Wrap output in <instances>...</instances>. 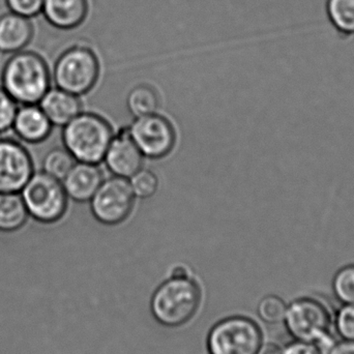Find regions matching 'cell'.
Returning <instances> with one entry per match:
<instances>
[{"label":"cell","mask_w":354,"mask_h":354,"mask_svg":"<svg viewBox=\"0 0 354 354\" xmlns=\"http://www.w3.org/2000/svg\"><path fill=\"white\" fill-rule=\"evenodd\" d=\"M336 330L344 340L354 341V304L341 308L337 314Z\"/></svg>","instance_id":"25"},{"label":"cell","mask_w":354,"mask_h":354,"mask_svg":"<svg viewBox=\"0 0 354 354\" xmlns=\"http://www.w3.org/2000/svg\"><path fill=\"white\" fill-rule=\"evenodd\" d=\"M112 138L113 133L107 120L88 112H81L62 130L64 149L83 163L103 161Z\"/></svg>","instance_id":"2"},{"label":"cell","mask_w":354,"mask_h":354,"mask_svg":"<svg viewBox=\"0 0 354 354\" xmlns=\"http://www.w3.org/2000/svg\"><path fill=\"white\" fill-rule=\"evenodd\" d=\"M285 326L295 340L322 346L330 341V316L326 308L312 299H299L287 307Z\"/></svg>","instance_id":"6"},{"label":"cell","mask_w":354,"mask_h":354,"mask_svg":"<svg viewBox=\"0 0 354 354\" xmlns=\"http://www.w3.org/2000/svg\"><path fill=\"white\" fill-rule=\"evenodd\" d=\"M200 297L199 287L192 279L176 274L156 291L151 311L163 326H183L197 312Z\"/></svg>","instance_id":"3"},{"label":"cell","mask_w":354,"mask_h":354,"mask_svg":"<svg viewBox=\"0 0 354 354\" xmlns=\"http://www.w3.org/2000/svg\"><path fill=\"white\" fill-rule=\"evenodd\" d=\"M286 309V305L280 297L268 295L260 301L258 314L260 318L268 324H279L284 320Z\"/></svg>","instance_id":"23"},{"label":"cell","mask_w":354,"mask_h":354,"mask_svg":"<svg viewBox=\"0 0 354 354\" xmlns=\"http://www.w3.org/2000/svg\"><path fill=\"white\" fill-rule=\"evenodd\" d=\"M29 218L41 224H53L68 209V195L62 183L45 172L35 171L20 192Z\"/></svg>","instance_id":"5"},{"label":"cell","mask_w":354,"mask_h":354,"mask_svg":"<svg viewBox=\"0 0 354 354\" xmlns=\"http://www.w3.org/2000/svg\"><path fill=\"white\" fill-rule=\"evenodd\" d=\"M62 183L68 199L91 201L103 183V174L97 164L76 162Z\"/></svg>","instance_id":"13"},{"label":"cell","mask_w":354,"mask_h":354,"mask_svg":"<svg viewBox=\"0 0 354 354\" xmlns=\"http://www.w3.org/2000/svg\"><path fill=\"white\" fill-rule=\"evenodd\" d=\"M52 126L37 104L20 105L17 109L12 131L19 141L27 145H39L51 135Z\"/></svg>","instance_id":"12"},{"label":"cell","mask_w":354,"mask_h":354,"mask_svg":"<svg viewBox=\"0 0 354 354\" xmlns=\"http://www.w3.org/2000/svg\"><path fill=\"white\" fill-rule=\"evenodd\" d=\"M76 160L66 149L48 151L41 162V171L62 181L76 163Z\"/></svg>","instance_id":"19"},{"label":"cell","mask_w":354,"mask_h":354,"mask_svg":"<svg viewBox=\"0 0 354 354\" xmlns=\"http://www.w3.org/2000/svg\"><path fill=\"white\" fill-rule=\"evenodd\" d=\"M100 66L95 54L83 45L62 52L51 68L52 83L73 95L89 93L99 78Z\"/></svg>","instance_id":"4"},{"label":"cell","mask_w":354,"mask_h":354,"mask_svg":"<svg viewBox=\"0 0 354 354\" xmlns=\"http://www.w3.org/2000/svg\"><path fill=\"white\" fill-rule=\"evenodd\" d=\"M41 12L52 26L72 30L84 21L87 0H44Z\"/></svg>","instance_id":"16"},{"label":"cell","mask_w":354,"mask_h":354,"mask_svg":"<svg viewBox=\"0 0 354 354\" xmlns=\"http://www.w3.org/2000/svg\"><path fill=\"white\" fill-rule=\"evenodd\" d=\"M28 218L20 193L0 192V232H16L25 226Z\"/></svg>","instance_id":"17"},{"label":"cell","mask_w":354,"mask_h":354,"mask_svg":"<svg viewBox=\"0 0 354 354\" xmlns=\"http://www.w3.org/2000/svg\"><path fill=\"white\" fill-rule=\"evenodd\" d=\"M135 198L130 181L122 177H111L103 180L91 198V212L102 224H120L132 212Z\"/></svg>","instance_id":"8"},{"label":"cell","mask_w":354,"mask_h":354,"mask_svg":"<svg viewBox=\"0 0 354 354\" xmlns=\"http://www.w3.org/2000/svg\"><path fill=\"white\" fill-rule=\"evenodd\" d=\"M19 105L0 85V135L12 131V122Z\"/></svg>","instance_id":"24"},{"label":"cell","mask_w":354,"mask_h":354,"mask_svg":"<svg viewBox=\"0 0 354 354\" xmlns=\"http://www.w3.org/2000/svg\"><path fill=\"white\" fill-rule=\"evenodd\" d=\"M283 354H322V348L315 343L297 340L284 347Z\"/></svg>","instance_id":"27"},{"label":"cell","mask_w":354,"mask_h":354,"mask_svg":"<svg viewBox=\"0 0 354 354\" xmlns=\"http://www.w3.org/2000/svg\"><path fill=\"white\" fill-rule=\"evenodd\" d=\"M37 105L53 127L64 128L82 112V104L78 95L58 87H51Z\"/></svg>","instance_id":"14"},{"label":"cell","mask_w":354,"mask_h":354,"mask_svg":"<svg viewBox=\"0 0 354 354\" xmlns=\"http://www.w3.org/2000/svg\"><path fill=\"white\" fill-rule=\"evenodd\" d=\"M328 354H354V341L343 340L337 343Z\"/></svg>","instance_id":"28"},{"label":"cell","mask_w":354,"mask_h":354,"mask_svg":"<svg viewBox=\"0 0 354 354\" xmlns=\"http://www.w3.org/2000/svg\"><path fill=\"white\" fill-rule=\"evenodd\" d=\"M0 85L19 106L39 104L52 87L51 70L39 54L22 50L8 56Z\"/></svg>","instance_id":"1"},{"label":"cell","mask_w":354,"mask_h":354,"mask_svg":"<svg viewBox=\"0 0 354 354\" xmlns=\"http://www.w3.org/2000/svg\"><path fill=\"white\" fill-rule=\"evenodd\" d=\"M127 106L129 111L135 118L151 115V114L157 113L160 106L159 95L151 86L139 85L129 93L127 97Z\"/></svg>","instance_id":"18"},{"label":"cell","mask_w":354,"mask_h":354,"mask_svg":"<svg viewBox=\"0 0 354 354\" xmlns=\"http://www.w3.org/2000/svg\"><path fill=\"white\" fill-rule=\"evenodd\" d=\"M145 156L131 137L129 130L122 131L113 136L104 161L114 176L131 178L142 169Z\"/></svg>","instance_id":"11"},{"label":"cell","mask_w":354,"mask_h":354,"mask_svg":"<svg viewBox=\"0 0 354 354\" xmlns=\"http://www.w3.org/2000/svg\"><path fill=\"white\" fill-rule=\"evenodd\" d=\"M35 171L32 158L20 141L0 138V192L20 193Z\"/></svg>","instance_id":"10"},{"label":"cell","mask_w":354,"mask_h":354,"mask_svg":"<svg viewBox=\"0 0 354 354\" xmlns=\"http://www.w3.org/2000/svg\"><path fill=\"white\" fill-rule=\"evenodd\" d=\"M257 354H283V348L274 343H266L260 346Z\"/></svg>","instance_id":"29"},{"label":"cell","mask_w":354,"mask_h":354,"mask_svg":"<svg viewBox=\"0 0 354 354\" xmlns=\"http://www.w3.org/2000/svg\"><path fill=\"white\" fill-rule=\"evenodd\" d=\"M333 24L343 33H354V0H328Z\"/></svg>","instance_id":"20"},{"label":"cell","mask_w":354,"mask_h":354,"mask_svg":"<svg viewBox=\"0 0 354 354\" xmlns=\"http://www.w3.org/2000/svg\"><path fill=\"white\" fill-rule=\"evenodd\" d=\"M261 330L253 320L231 317L218 322L208 337L210 354H257Z\"/></svg>","instance_id":"7"},{"label":"cell","mask_w":354,"mask_h":354,"mask_svg":"<svg viewBox=\"0 0 354 354\" xmlns=\"http://www.w3.org/2000/svg\"><path fill=\"white\" fill-rule=\"evenodd\" d=\"M333 289L337 299L344 304H354V263L340 268L333 280Z\"/></svg>","instance_id":"21"},{"label":"cell","mask_w":354,"mask_h":354,"mask_svg":"<svg viewBox=\"0 0 354 354\" xmlns=\"http://www.w3.org/2000/svg\"><path fill=\"white\" fill-rule=\"evenodd\" d=\"M8 10L26 18H33L43 10L44 0H6Z\"/></svg>","instance_id":"26"},{"label":"cell","mask_w":354,"mask_h":354,"mask_svg":"<svg viewBox=\"0 0 354 354\" xmlns=\"http://www.w3.org/2000/svg\"><path fill=\"white\" fill-rule=\"evenodd\" d=\"M128 130L142 155L149 159L166 157L176 145L174 126L167 118L157 113L136 118Z\"/></svg>","instance_id":"9"},{"label":"cell","mask_w":354,"mask_h":354,"mask_svg":"<svg viewBox=\"0 0 354 354\" xmlns=\"http://www.w3.org/2000/svg\"><path fill=\"white\" fill-rule=\"evenodd\" d=\"M130 185L136 197L145 199L155 195L159 187V179L153 172L141 169L131 177Z\"/></svg>","instance_id":"22"},{"label":"cell","mask_w":354,"mask_h":354,"mask_svg":"<svg viewBox=\"0 0 354 354\" xmlns=\"http://www.w3.org/2000/svg\"><path fill=\"white\" fill-rule=\"evenodd\" d=\"M31 37L30 19L12 12L0 17V54L10 55L26 49Z\"/></svg>","instance_id":"15"}]
</instances>
